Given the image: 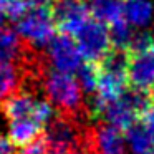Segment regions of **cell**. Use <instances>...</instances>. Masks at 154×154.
Here are the masks:
<instances>
[{
	"mask_svg": "<svg viewBox=\"0 0 154 154\" xmlns=\"http://www.w3.org/2000/svg\"><path fill=\"white\" fill-rule=\"evenodd\" d=\"M126 63L128 51L126 50H111L103 60L98 63L100 73H98V85L94 90V96L91 100V111L96 116L100 108L108 101L116 100L118 96L126 91L128 76H126Z\"/></svg>",
	"mask_w": 154,
	"mask_h": 154,
	"instance_id": "1",
	"label": "cell"
},
{
	"mask_svg": "<svg viewBox=\"0 0 154 154\" xmlns=\"http://www.w3.org/2000/svg\"><path fill=\"white\" fill-rule=\"evenodd\" d=\"M42 90L55 109L65 114H76L85 104V93L75 73L50 70L42 80Z\"/></svg>",
	"mask_w": 154,
	"mask_h": 154,
	"instance_id": "2",
	"label": "cell"
},
{
	"mask_svg": "<svg viewBox=\"0 0 154 154\" xmlns=\"http://www.w3.org/2000/svg\"><path fill=\"white\" fill-rule=\"evenodd\" d=\"M15 32L22 43L32 48H45L57 35V23L50 8L45 5H32L15 20Z\"/></svg>",
	"mask_w": 154,
	"mask_h": 154,
	"instance_id": "3",
	"label": "cell"
},
{
	"mask_svg": "<svg viewBox=\"0 0 154 154\" xmlns=\"http://www.w3.org/2000/svg\"><path fill=\"white\" fill-rule=\"evenodd\" d=\"M147 104H149L147 93H143V91H137L133 88L129 91L126 90L116 100L103 104L96 116H101L104 123L124 131L133 123H136Z\"/></svg>",
	"mask_w": 154,
	"mask_h": 154,
	"instance_id": "4",
	"label": "cell"
},
{
	"mask_svg": "<svg viewBox=\"0 0 154 154\" xmlns=\"http://www.w3.org/2000/svg\"><path fill=\"white\" fill-rule=\"evenodd\" d=\"M2 114L7 121L35 118L43 128L55 118V108L47 98H38L28 90H15L2 101Z\"/></svg>",
	"mask_w": 154,
	"mask_h": 154,
	"instance_id": "5",
	"label": "cell"
},
{
	"mask_svg": "<svg viewBox=\"0 0 154 154\" xmlns=\"http://www.w3.org/2000/svg\"><path fill=\"white\" fill-rule=\"evenodd\" d=\"M73 38L76 42L83 60L91 61V63H100L113 48L108 27L94 20L93 17L80 28V32Z\"/></svg>",
	"mask_w": 154,
	"mask_h": 154,
	"instance_id": "6",
	"label": "cell"
},
{
	"mask_svg": "<svg viewBox=\"0 0 154 154\" xmlns=\"http://www.w3.org/2000/svg\"><path fill=\"white\" fill-rule=\"evenodd\" d=\"M128 83L137 91H154V42L143 50L128 51Z\"/></svg>",
	"mask_w": 154,
	"mask_h": 154,
	"instance_id": "7",
	"label": "cell"
},
{
	"mask_svg": "<svg viewBox=\"0 0 154 154\" xmlns=\"http://www.w3.org/2000/svg\"><path fill=\"white\" fill-rule=\"evenodd\" d=\"M47 50V61L51 70L57 71H65V73H75L83 63L78 45L73 37L66 33L55 35L48 45L45 47Z\"/></svg>",
	"mask_w": 154,
	"mask_h": 154,
	"instance_id": "8",
	"label": "cell"
},
{
	"mask_svg": "<svg viewBox=\"0 0 154 154\" xmlns=\"http://www.w3.org/2000/svg\"><path fill=\"white\" fill-rule=\"evenodd\" d=\"M51 14L57 27L70 37H75L91 18L90 5L85 0H58Z\"/></svg>",
	"mask_w": 154,
	"mask_h": 154,
	"instance_id": "9",
	"label": "cell"
},
{
	"mask_svg": "<svg viewBox=\"0 0 154 154\" xmlns=\"http://www.w3.org/2000/svg\"><path fill=\"white\" fill-rule=\"evenodd\" d=\"M45 128H47L45 139L48 143V147L53 151L76 149L83 139L81 128L68 116L53 118Z\"/></svg>",
	"mask_w": 154,
	"mask_h": 154,
	"instance_id": "10",
	"label": "cell"
},
{
	"mask_svg": "<svg viewBox=\"0 0 154 154\" xmlns=\"http://www.w3.org/2000/svg\"><path fill=\"white\" fill-rule=\"evenodd\" d=\"M88 147L93 154H128L124 131L104 121L90 131Z\"/></svg>",
	"mask_w": 154,
	"mask_h": 154,
	"instance_id": "11",
	"label": "cell"
},
{
	"mask_svg": "<svg viewBox=\"0 0 154 154\" xmlns=\"http://www.w3.org/2000/svg\"><path fill=\"white\" fill-rule=\"evenodd\" d=\"M123 18L134 30L154 25V0H123Z\"/></svg>",
	"mask_w": 154,
	"mask_h": 154,
	"instance_id": "12",
	"label": "cell"
},
{
	"mask_svg": "<svg viewBox=\"0 0 154 154\" xmlns=\"http://www.w3.org/2000/svg\"><path fill=\"white\" fill-rule=\"evenodd\" d=\"M128 152L131 154H154V134L144 123H133L124 129Z\"/></svg>",
	"mask_w": 154,
	"mask_h": 154,
	"instance_id": "13",
	"label": "cell"
},
{
	"mask_svg": "<svg viewBox=\"0 0 154 154\" xmlns=\"http://www.w3.org/2000/svg\"><path fill=\"white\" fill-rule=\"evenodd\" d=\"M43 124H40L35 118H18L8 121V137L14 141L15 146L28 143L40 136Z\"/></svg>",
	"mask_w": 154,
	"mask_h": 154,
	"instance_id": "14",
	"label": "cell"
},
{
	"mask_svg": "<svg viewBox=\"0 0 154 154\" xmlns=\"http://www.w3.org/2000/svg\"><path fill=\"white\" fill-rule=\"evenodd\" d=\"M90 14L94 20L108 25L123 18V0H93Z\"/></svg>",
	"mask_w": 154,
	"mask_h": 154,
	"instance_id": "15",
	"label": "cell"
},
{
	"mask_svg": "<svg viewBox=\"0 0 154 154\" xmlns=\"http://www.w3.org/2000/svg\"><path fill=\"white\" fill-rule=\"evenodd\" d=\"M20 80L22 73L18 65L14 60H2L0 58V103L17 90Z\"/></svg>",
	"mask_w": 154,
	"mask_h": 154,
	"instance_id": "16",
	"label": "cell"
},
{
	"mask_svg": "<svg viewBox=\"0 0 154 154\" xmlns=\"http://www.w3.org/2000/svg\"><path fill=\"white\" fill-rule=\"evenodd\" d=\"M22 53V40L17 32L5 27L0 17V58L2 60H17Z\"/></svg>",
	"mask_w": 154,
	"mask_h": 154,
	"instance_id": "17",
	"label": "cell"
},
{
	"mask_svg": "<svg viewBox=\"0 0 154 154\" xmlns=\"http://www.w3.org/2000/svg\"><path fill=\"white\" fill-rule=\"evenodd\" d=\"M108 32H109L113 47H116L118 50H128V47H129L131 40L134 37V28L124 18H119L114 23L108 25Z\"/></svg>",
	"mask_w": 154,
	"mask_h": 154,
	"instance_id": "18",
	"label": "cell"
},
{
	"mask_svg": "<svg viewBox=\"0 0 154 154\" xmlns=\"http://www.w3.org/2000/svg\"><path fill=\"white\" fill-rule=\"evenodd\" d=\"M78 83H80L81 90L85 94H93L98 85V73H100V66L98 63H91V61H83L76 71H75Z\"/></svg>",
	"mask_w": 154,
	"mask_h": 154,
	"instance_id": "19",
	"label": "cell"
},
{
	"mask_svg": "<svg viewBox=\"0 0 154 154\" xmlns=\"http://www.w3.org/2000/svg\"><path fill=\"white\" fill-rule=\"evenodd\" d=\"M30 7L27 0H0V17L8 20H17Z\"/></svg>",
	"mask_w": 154,
	"mask_h": 154,
	"instance_id": "20",
	"label": "cell"
},
{
	"mask_svg": "<svg viewBox=\"0 0 154 154\" xmlns=\"http://www.w3.org/2000/svg\"><path fill=\"white\" fill-rule=\"evenodd\" d=\"M50 147H48V143L47 139L43 137H35V139L28 141V143L22 144V149H20V154H48Z\"/></svg>",
	"mask_w": 154,
	"mask_h": 154,
	"instance_id": "21",
	"label": "cell"
},
{
	"mask_svg": "<svg viewBox=\"0 0 154 154\" xmlns=\"http://www.w3.org/2000/svg\"><path fill=\"white\" fill-rule=\"evenodd\" d=\"M0 154H17V146L8 137V134H0Z\"/></svg>",
	"mask_w": 154,
	"mask_h": 154,
	"instance_id": "22",
	"label": "cell"
},
{
	"mask_svg": "<svg viewBox=\"0 0 154 154\" xmlns=\"http://www.w3.org/2000/svg\"><path fill=\"white\" fill-rule=\"evenodd\" d=\"M141 116H143V123L147 126V129L154 134V104H147Z\"/></svg>",
	"mask_w": 154,
	"mask_h": 154,
	"instance_id": "23",
	"label": "cell"
},
{
	"mask_svg": "<svg viewBox=\"0 0 154 154\" xmlns=\"http://www.w3.org/2000/svg\"><path fill=\"white\" fill-rule=\"evenodd\" d=\"M30 5H47L50 0H27Z\"/></svg>",
	"mask_w": 154,
	"mask_h": 154,
	"instance_id": "24",
	"label": "cell"
},
{
	"mask_svg": "<svg viewBox=\"0 0 154 154\" xmlns=\"http://www.w3.org/2000/svg\"><path fill=\"white\" fill-rule=\"evenodd\" d=\"M55 154H81L76 149H68V151H55Z\"/></svg>",
	"mask_w": 154,
	"mask_h": 154,
	"instance_id": "25",
	"label": "cell"
}]
</instances>
